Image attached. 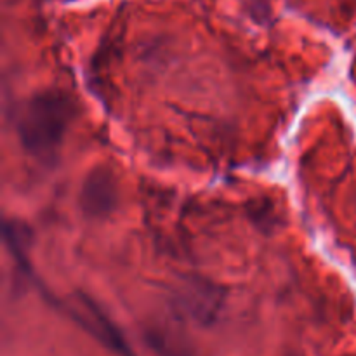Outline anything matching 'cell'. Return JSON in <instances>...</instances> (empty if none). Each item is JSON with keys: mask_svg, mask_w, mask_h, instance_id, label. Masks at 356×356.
Segmentation results:
<instances>
[{"mask_svg": "<svg viewBox=\"0 0 356 356\" xmlns=\"http://www.w3.org/2000/svg\"><path fill=\"white\" fill-rule=\"evenodd\" d=\"M38 287H40V292L51 301L54 308L65 313L80 329L86 330L96 341H99L106 350L118 356H134L125 337L122 336L120 329L111 322L110 316L104 313V309L92 298L79 292L68 301H61V299L52 298L45 289H42L40 284H38Z\"/></svg>", "mask_w": 356, "mask_h": 356, "instance_id": "2", "label": "cell"}, {"mask_svg": "<svg viewBox=\"0 0 356 356\" xmlns=\"http://www.w3.org/2000/svg\"><path fill=\"white\" fill-rule=\"evenodd\" d=\"M80 209L87 218H106L118 204L117 177L108 165H96L83 177L79 197Z\"/></svg>", "mask_w": 356, "mask_h": 356, "instance_id": "3", "label": "cell"}, {"mask_svg": "<svg viewBox=\"0 0 356 356\" xmlns=\"http://www.w3.org/2000/svg\"><path fill=\"white\" fill-rule=\"evenodd\" d=\"M72 115L73 106L66 94L42 90L28 97L19 108L16 122L24 152L45 165L56 163Z\"/></svg>", "mask_w": 356, "mask_h": 356, "instance_id": "1", "label": "cell"}]
</instances>
